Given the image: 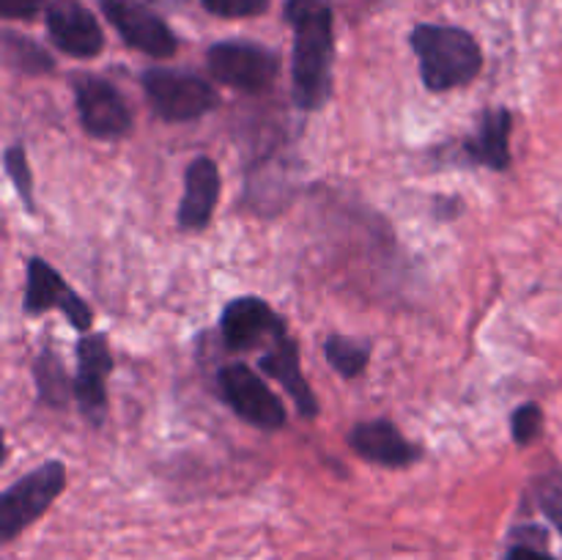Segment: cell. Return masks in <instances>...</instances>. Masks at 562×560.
I'll return each instance as SVG.
<instances>
[{"mask_svg": "<svg viewBox=\"0 0 562 560\" xmlns=\"http://www.w3.org/2000/svg\"><path fill=\"white\" fill-rule=\"evenodd\" d=\"M285 20L294 27V99L318 110L333 88V9L327 0H289Z\"/></svg>", "mask_w": 562, "mask_h": 560, "instance_id": "6da1fadb", "label": "cell"}, {"mask_svg": "<svg viewBox=\"0 0 562 560\" xmlns=\"http://www.w3.org/2000/svg\"><path fill=\"white\" fill-rule=\"evenodd\" d=\"M412 47L420 58L423 82L434 93L467 86L483 69L481 47L461 27L417 25L412 31Z\"/></svg>", "mask_w": 562, "mask_h": 560, "instance_id": "7a4b0ae2", "label": "cell"}, {"mask_svg": "<svg viewBox=\"0 0 562 560\" xmlns=\"http://www.w3.org/2000/svg\"><path fill=\"white\" fill-rule=\"evenodd\" d=\"M66 486V470L60 461H47L27 472L25 478L0 494V538L14 541L25 527H31Z\"/></svg>", "mask_w": 562, "mask_h": 560, "instance_id": "3957f363", "label": "cell"}, {"mask_svg": "<svg viewBox=\"0 0 562 560\" xmlns=\"http://www.w3.org/2000/svg\"><path fill=\"white\" fill-rule=\"evenodd\" d=\"M148 104L162 121H195L217 108V91L198 75L179 69H148L143 75Z\"/></svg>", "mask_w": 562, "mask_h": 560, "instance_id": "277c9868", "label": "cell"}, {"mask_svg": "<svg viewBox=\"0 0 562 560\" xmlns=\"http://www.w3.org/2000/svg\"><path fill=\"white\" fill-rule=\"evenodd\" d=\"M209 71L223 86L245 93H261L278 77V55L258 44L247 42H220L209 49Z\"/></svg>", "mask_w": 562, "mask_h": 560, "instance_id": "5b68a950", "label": "cell"}, {"mask_svg": "<svg viewBox=\"0 0 562 560\" xmlns=\"http://www.w3.org/2000/svg\"><path fill=\"white\" fill-rule=\"evenodd\" d=\"M220 388H223V399L228 401L231 410L241 421H247L256 428H263V432H278V428H283V401L267 388V382L250 366L234 362V366L223 368L220 371Z\"/></svg>", "mask_w": 562, "mask_h": 560, "instance_id": "8992f818", "label": "cell"}, {"mask_svg": "<svg viewBox=\"0 0 562 560\" xmlns=\"http://www.w3.org/2000/svg\"><path fill=\"white\" fill-rule=\"evenodd\" d=\"M77 113H80L82 130L99 141H115L124 137L132 126V113L119 88L99 77H80L75 82Z\"/></svg>", "mask_w": 562, "mask_h": 560, "instance_id": "52a82bcc", "label": "cell"}, {"mask_svg": "<svg viewBox=\"0 0 562 560\" xmlns=\"http://www.w3.org/2000/svg\"><path fill=\"white\" fill-rule=\"evenodd\" d=\"M102 11L130 47L151 58H170L176 53V36L170 27L137 0H102Z\"/></svg>", "mask_w": 562, "mask_h": 560, "instance_id": "ba28073f", "label": "cell"}, {"mask_svg": "<svg viewBox=\"0 0 562 560\" xmlns=\"http://www.w3.org/2000/svg\"><path fill=\"white\" fill-rule=\"evenodd\" d=\"M25 307L27 313H44L58 307L60 313H66L71 327L80 329V333L91 329L93 324V313L91 307H88V302H82L80 296L60 280V275L55 272L49 264H44L42 258H31V261H27Z\"/></svg>", "mask_w": 562, "mask_h": 560, "instance_id": "9c48e42d", "label": "cell"}, {"mask_svg": "<svg viewBox=\"0 0 562 560\" xmlns=\"http://www.w3.org/2000/svg\"><path fill=\"white\" fill-rule=\"evenodd\" d=\"M113 371V357H110L104 335H86L77 346V377H75V399L80 401L82 415L91 423H102L108 410V390L104 379Z\"/></svg>", "mask_w": 562, "mask_h": 560, "instance_id": "30bf717a", "label": "cell"}, {"mask_svg": "<svg viewBox=\"0 0 562 560\" xmlns=\"http://www.w3.org/2000/svg\"><path fill=\"white\" fill-rule=\"evenodd\" d=\"M47 27L53 42L75 58H93L104 44L97 16L75 0H58L55 5H49Z\"/></svg>", "mask_w": 562, "mask_h": 560, "instance_id": "8fae6325", "label": "cell"}, {"mask_svg": "<svg viewBox=\"0 0 562 560\" xmlns=\"http://www.w3.org/2000/svg\"><path fill=\"white\" fill-rule=\"evenodd\" d=\"M223 338L231 349H250L261 338H274L285 322L261 296H239L223 311Z\"/></svg>", "mask_w": 562, "mask_h": 560, "instance_id": "7c38bea8", "label": "cell"}, {"mask_svg": "<svg viewBox=\"0 0 562 560\" xmlns=\"http://www.w3.org/2000/svg\"><path fill=\"white\" fill-rule=\"evenodd\" d=\"M258 366L263 368L267 377H272L274 382L283 384L289 390V395L294 399L296 410L302 412L305 417H316L318 412V401L313 395L311 384L307 379L302 377L300 371V351H296V344L289 338V329H280L278 335L272 338V349L261 357Z\"/></svg>", "mask_w": 562, "mask_h": 560, "instance_id": "4fadbf2b", "label": "cell"}, {"mask_svg": "<svg viewBox=\"0 0 562 560\" xmlns=\"http://www.w3.org/2000/svg\"><path fill=\"white\" fill-rule=\"evenodd\" d=\"M349 443L362 459L382 467H406L420 459L417 448L390 421H368L351 428Z\"/></svg>", "mask_w": 562, "mask_h": 560, "instance_id": "5bb4252c", "label": "cell"}, {"mask_svg": "<svg viewBox=\"0 0 562 560\" xmlns=\"http://www.w3.org/2000/svg\"><path fill=\"white\" fill-rule=\"evenodd\" d=\"M220 198V170L214 159L198 157L187 168L184 198L179 206V225L184 231H198L212 220Z\"/></svg>", "mask_w": 562, "mask_h": 560, "instance_id": "9a60e30c", "label": "cell"}, {"mask_svg": "<svg viewBox=\"0 0 562 560\" xmlns=\"http://www.w3.org/2000/svg\"><path fill=\"white\" fill-rule=\"evenodd\" d=\"M510 121H514L510 110L505 108L488 110V113L483 115L481 126H477L475 137L467 141V154L494 170H508L510 168Z\"/></svg>", "mask_w": 562, "mask_h": 560, "instance_id": "2e32d148", "label": "cell"}, {"mask_svg": "<svg viewBox=\"0 0 562 560\" xmlns=\"http://www.w3.org/2000/svg\"><path fill=\"white\" fill-rule=\"evenodd\" d=\"M33 377H36L38 395H42V401H47L49 406H58L60 410V406H66V401H69V393H75V382H69L64 366H60V360L53 351H42V355H38L36 366H33Z\"/></svg>", "mask_w": 562, "mask_h": 560, "instance_id": "e0dca14e", "label": "cell"}, {"mask_svg": "<svg viewBox=\"0 0 562 560\" xmlns=\"http://www.w3.org/2000/svg\"><path fill=\"white\" fill-rule=\"evenodd\" d=\"M324 349H327V360L333 362L335 371L346 379L360 377L366 371L368 360H371V344L368 340L346 338V335H329Z\"/></svg>", "mask_w": 562, "mask_h": 560, "instance_id": "ac0fdd59", "label": "cell"}, {"mask_svg": "<svg viewBox=\"0 0 562 560\" xmlns=\"http://www.w3.org/2000/svg\"><path fill=\"white\" fill-rule=\"evenodd\" d=\"M3 49H5V60H9L14 69L25 71V75H42V71L53 69V58H49L36 42H31V38L5 33Z\"/></svg>", "mask_w": 562, "mask_h": 560, "instance_id": "d6986e66", "label": "cell"}, {"mask_svg": "<svg viewBox=\"0 0 562 560\" xmlns=\"http://www.w3.org/2000/svg\"><path fill=\"white\" fill-rule=\"evenodd\" d=\"M5 170H9L11 181H14L16 192H20L22 201L27 203V209H33V179L31 168H27V154L22 146H11L3 157Z\"/></svg>", "mask_w": 562, "mask_h": 560, "instance_id": "ffe728a7", "label": "cell"}, {"mask_svg": "<svg viewBox=\"0 0 562 560\" xmlns=\"http://www.w3.org/2000/svg\"><path fill=\"white\" fill-rule=\"evenodd\" d=\"M510 428H514V439L519 445L536 443L538 434L543 428V412L538 404H521L510 417Z\"/></svg>", "mask_w": 562, "mask_h": 560, "instance_id": "44dd1931", "label": "cell"}, {"mask_svg": "<svg viewBox=\"0 0 562 560\" xmlns=\"http://www.w3.org/2000/svg\"><path fill=\"white\" fill-rule=\"evenodd\" d=\"M538 503L549 522L562 533V478H543L538 483Z\"/></svg>", "mask_w": 562, "mask_h": 560, "instance_id": "7402d4cb", "label": "cell"}, {"mask_svg": "<svg viewBox=\"0 0 562 560\" xmlns=\"http://www.w3.org/2000/svg\"><path fill=\"white\" fill-rule=\"evenodd\" d=\"M212 14L228 16V20H236V16H256L261 14L269 5V0H203Z\"/></svg>", "mask_w": 562, "mask_h": 560, "instance_id": "603a6c76", "label": "cell"}, {"mask_svg": "<svg viewBox=\"0 0 562 560\" xmlns=\"http://www.w3.org/2000/svg\"><path fill=\"white\" fill-rule=\"evenodd\" d=\"M42 5L44 0H0V11L5 20H31Z\"/></svg>", "mask_w": 562, "mask_h": 560, "instance_id": "cb8c5ba5", "label": "cell"}, {"mask_svg": "<svg viewBox=\"0 0 562 560\" xmlns=\"http://www.w3.org/2000/svg\"><path fill=\"white\" fill-rule=\"evenodd\" d=\"M505 560H554V558H552V555L541 552V549L527 547V544H519V547H510L508 549Z\"/></svg>", "mask_w": 562, "mask_h": 560, "instance_id": "d4e9b609", "label": "cell"}]
</instances>
